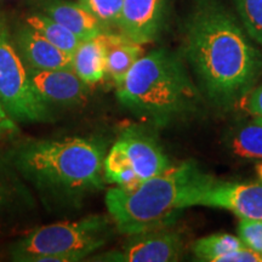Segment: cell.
Returning <instances> with one entry per match:
<instances>
[{
	"label": "cell",
	"instance_id": "19",
	"mask_svg": "<svg viewBox=\"0 0 262 262\" xmlns=\"http://www.w3.org/2000/svg\"><path fill=\"white\" fill-rule=\"evenodd\" d=\"M243 247L245 244L239 237L228 233H215L196 241L193 245V253L198 260L216 262L221 255Z\"/></svg>",
	"mask_w": 262,
	"mask_h": 262
},
{
	"label": "cell",
	"instance_id": "2",
	"mask_svg": "<svg viewBox=\"0 0 262 262\" xmlns=\"http://www.w3.org/2000/svg\"><path fill=\"white\" fill-rule=\"evenodd\" d=\"M21 178L47 208L77 209L103 188V146L86 137L26 141L6 152Z\"/></svg>",
	"mask_w": 262,
	"mask_h": 262
},
{
	"label": "cell",
	"instance_id": "8",
	"mask_svg": "<svg viewBox=\"0 0 262 262\" xmlns=\"http://www.w3.org/2000/svg\"><path fill=\"white\" fill-rule=\"evenodd\" d=\"M185 239L179 231L163 227L131 235L119 250L95 256V261L173 262L182 257Z\"/></svg>",
	"mask_w": 262,
	"mask_h": 262
},
{
	"label": "cell",
	"instance_id": "3",
	"mask_svg": "<svg viewBox=\"0 0 262 262\" xmlns=\"http://www.w3.org/2000/svg\"><path fill=\"white\" fill-rule=\"evenodd\" d=\"M214 180L194 162L170 165L136 188L108 189V214L118 231L127 235L169 227L180 212L196 206L199 196Z\"/></svg>",
	"mask_w": 262,
	"mask_h": 262
},
{
	"label": "cell",
	"instance_id": "20",
	"mask_svg": "<svg viewBox=\"0 0 262 262\" xmlns=\"http://www.w3.org/2000/svg\"><path fill=\"white\" fill-rule=\"evenodd\" d=\"M124 0H79V4L88 10L102 26L104 33L118 29Z\"/></svg>",
	"mask_w": 262,
	"mask_h": 262
},
{
	"label": "cell",
	"instance_id": "13",
	"mask_svg": "<svg viewBox=\"0 0 262 262\" xmlns=\"http://www.w3.org/2000/svg\"><path fill=\"white\" fill-rule=\"evenodd\" d=\"M37 5L42 14L70 29L81 41L104 33L96 17L79 3L77 4L67 0H37Z\"/></svg>",
	"mask_w": 262,
	"mask_h": 262
},
{
	"label": "cell",
	"instance_id": "18",
	"mask_svg": "<svg viewBox=\"0 0 262 262\" xmlns=\"http://www.w3.org/2000/svg\"><path fill=\"white\" fill-rule=\"evenodd\" d=\"M234 156L243 159L262 160V125L253 122L239 127L228 140Z\"/></svg>",
	"mask_w": 262,
	"mask_h": 262
},
{
	"label": "cell",
	"instance_id": "9",
	"mask_svg": "<svg viewBox=\"0 0 262 262\" xmlns=\"http://www.w3.org/2000/svg\"><path fill=\"white\" fill-rule=\"evenodd\" d=\"M196 206L225 209L241 220L262 221V182L239 183L214 180L199 196Z\"/></svg>",
	"mask_w": 262,
	"mask_h": 262
},
{
	"label": "cell",
	"instance_id": "7",
	"mask_svg": "<svg viewBox=\"0 0 262 262\" xmlns=\"http://www.w3.org/2000/svg\"><path fill=\"white\" fill-rule=\"evenodd\" d=\"M170 166L162 147L143 130L127 129L110 149L103 162L104 179L117 187L133 189Z\"/></svg>",
	"mask_w": 262,
	"mask_h": 262
},
{
	"label": "cell",
	"instance_id": "26",
	"mask_svg": "<svg viewBox=\"0 0 262 262\" xmlns=\"http://www.w3.org/2000/svg\"><path fill=\"white\" fill-rule=\"evenodd\" d=\"M256 173H257L258 179H260V181L262 182V162L257 164V166H256Z\"/></svg>",
	"mask_w": 262,
	"mask_h": 262
},
{
	"label": "cell",
	"instance_id": "25",
	"mask_svg": "<svg viewBox=\"0 0 262 262\" xmlns=\"http://www.w3.org/2000/svg\"><path fill=\"white\" fill-rule=\"evenodd\" d=\"M18 133V126L11 116L6 112V110L0 103V137L11 135V134Z\"/></svg>",
	"mask_w": 262,
	"mask_h": 262
},
{
	"label": "cell",
	"instance_id": "1",
	"mask_svg": "<svg viewBox=\"0 0 262 262\" xmlns=\"http://www.w3.org/2000/svg\"><path fill=\"white\" fill-rule=\"evenodd\" d=\"M185 56L212 102L229 106L262 73V52L221 0H196L186 21Z\"/></svg>",
	"mask_w": 262,
	"mask_h": 262
},
{
	"label": "cell",
	"instance_id": "23",
	"mask_svg": "<svg viewBox=\"0 0 262 262\" xmlns=\"http://www.w3.org/2000/svg\"><path fill=\"white\" fill-rule=\"evenodd\" d=\"M216 262H262V255L245 245L221 255Z\"/></svg>",
	"mask_w": 262,
	"mask_h": 262
},
{
	"label": "cell",
	"instance_id": "10",
	"mask_svg": "<svg viewBox=\"0 0 262 262\" xmlns=\"http://www.w3.org/2000/svg\"><path fill=\"white\" fill-rule=\"evenodd\" d=\"M29 79L35 94L50 107L78 106L86 100V83L73 70H28Z\"/></svg>",
	"mask_w": 262,
	"mask_h": 262
},
{
	"label": "cell",
	"instance_id": "15",
	"mask_svg": "<svg viewBox=\"0 0 262 262\" xmlns=\"http://www.w3.org/2000/svg\"><path fill=\"white\" fill-rule=\"evenodd\" d=\"M106 44V73L112 78L117 86L125 79L129 71L142 56L143 49L123 35L122 33H103Z\"/></svg>",
	"mask_w": 262,
	"mask_h": 262
},
{
	"label": "cell",
	"instance_id": "22",
	"mask_svg": "<svg viewBox=\"0 0 262 262\" xmlns=\"http://www.w3.org/2000/svg\"><path fill=\"white\" fill-rule=\"evenodd\" d=\"M238 234L247 247L262 255V221L242 220L238 225Z\"/></svg>",
	"mask_w": 262,
	"mask_h": 262
},
{
	"label": "cell",
	"instance_id": "11",
	"mask_svg": "<svg viewBox=\"0 0 262 262\" xmlns=\"http://www.w3.org/2000/svg\"><path fill=\"white\" fill-rule=\"evenodd\" d=\"M165 15V0H124L118 31L130 40L146 44L158 38Z\"/></svg>",
	"mask_w": 262,
	"mask_h": 262
},
{
	"label": "cell",
	"instance_id": "4",
	"mask_svg": "<svg viewBox=\"0 0 262 262\" xmlns=\"http://www.w3.org/2000/svg\"><path fill=\"white\" fill-rule=\"evenodd\" d=\"M117 96L137 117L165 125L192 112L198 94L181 57L158 49L136 61L118 86Z\"/></svg>",
	"mask_w": 262,
	"mask_h": 262
},
{
	"label": "cell",
	"instance_id": "24",
	"mask_svg": "<svg viewBox=\"0 0 262 262\" xmlns=\"http://www.w3.org/2000/svg\"><path fill=\"white\" fill-rule=\"evenodd\" d=\"M245 107L248 112L254 117V122L262 125V85L247 97Z\"/></svg>",
	"mask_w": 262,
	"mask_h": 262
},
{
	"label": "cell",
	"instance_id": "21",
	"mask_svg": "<svg viewBox=\"0 0 262 262\" xmlns=\"http://www.w3.org/2000/svg\"><path fill=\"white\" fill-rule=\"evenodd\" d=\"M242 24L249 37L262 49V0H233Z\"/></svg>",
	"mask_w": 262,
	"mask_h": 262
},
{
	"label": "cell",
	"instance_id": "16",
	"mask_svg": "<svg viewBox=\"0 0 262 262\" xmlns=\"http://www.w3.org/2000/svg\"><path fill=\"white\" fill-rule=\"evenodd\" d=\"M106 54L103 33L83 40L73 54V71L88 85L102 80L106 74Z\"/></svg>",
	"mask_w": 262,
	"mask_h": 262
},
{
	"label": "cell",
	"instance_id": "12",
	"mask_svg": "<svg viewBox=\"0 0 262 262\" xmlns=\"http://www.w3.org/2000/svg\"><path fill=\"white\" fill-rule=\"evenodd\" d=\"M14 41L27 70H73V55L55 47L29 25L16 32Z\"/></svg>",
	"mask_w": 262,
	"mask_h": 262
},
{
	"label": "cell",
	"instance_id": "5",
	"mask_svg": "<svg viewBox=\"0 0 262 262\" xmlns=\"http://www.w3.org/2000/svg\"><path fill=\"white\" fill-rule=\"evenodd\" d=\"M112 235V222L107 216L90 215L34 229L11 245L10 255L19 262L80 261L106 245Z\"/></svg>",
	"mask_w": 262,
	"mask_h": 262
},
{
	"label": "cell",
	"instance_id": "14",
	"mask_svg": "<svg viewBox=\"0 0 262 262\" xmlns=\"http://www.w3.org/2000/svg\"><path fill=\"white\" fill-rule=\"evenodd\" d=\"M33 206L32 193L6 153H0V221Z\"/></svg>",
	"mask_w": 262,
	"mask_h": 262
},
{
	"label": "cell",
	"instance_id": "17",
	"mask_svg": "<svg viewBox=\"0 0 262 262\" xmlns=\"http://www.w3.org/2000/svg\"><path fill=\"white\" fill-rule=\"evenodd\" d=\"M27 25L40 33L44 38H47L51 44L63 50L67 54L73 55L77 50L81 40L74 33L67 29L64 26L54 21L44 14H35L27 18Z\"/></svg>",
	"mask_w": 262,
	"mask_h": 262
},
{
	"label": "cell",
	"instance_id": "6",
	"mask_svg": "<svg viewBox=\"0 0 262 262\" xmlns=\"http://www.w3.org/2000/svg\"><path fill=\"white\" fill-rule=\"evenodd\" d=\"M0 103L15 122L50 120V107L35 94L28 70L10 34L6 16L0 8Z\"/></svg>",
	"mask_w": 262,
	"mask_h": 262
}]
</instances>
